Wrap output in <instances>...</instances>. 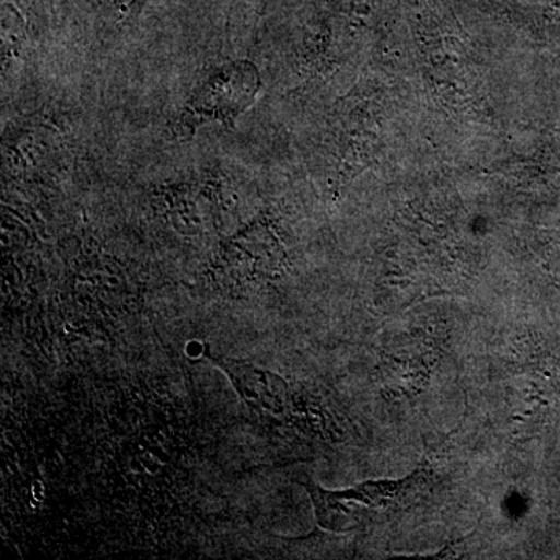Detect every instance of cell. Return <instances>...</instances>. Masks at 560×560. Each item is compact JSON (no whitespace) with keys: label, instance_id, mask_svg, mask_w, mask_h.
Instances as JSON below:
<instances>
[{"label":"cell","instance_id":"7a4b0ae2","mask_svg":"<svg viewBox=\"0 0 560 560\" xmlns=\"http://www.w3.org/2000/svg\"><path fill=\"white\" fill-rule=\"evenodd\" d=\"M405 482H368L349 490L320 489L313 482H305L315 504L319 526L329 530H349L360 525L368 514L385 510L393 501L400 499Z\"/></svg>","mask_w":560,"mask_h":560},{"label":"cell","instance_id":"3957f363","mask_svg":"<svg viewBox=\"0 0 560 560\" xmlns=\"http://www.w3.org/2000/svg\"><path fill=\"white\" fill-rule=\"evenodd\" d=\"M209 357L226 372L232 385L250 408L270 415H279L283 410L289 390L282 378L245 361L224 359L213 353Z\"/></svg>","mask_w":560,"mask_h":560},{"label":"cell","instance_id":"6da1fadb","mask_svg":"<svg viewBox=\"0 0 560 560\" xmlns=\"http://www.w3.org/2000/svg\"><path fill=\"white\" fill-rule=\"evenodd\" d=\"M261 86L260 73L250 61H231L209 73L195 90L176 124V135H194L208 124L230 127L253 105Z\"/></svg>","mask_w":560,"mask_h":560}]
</instances>
